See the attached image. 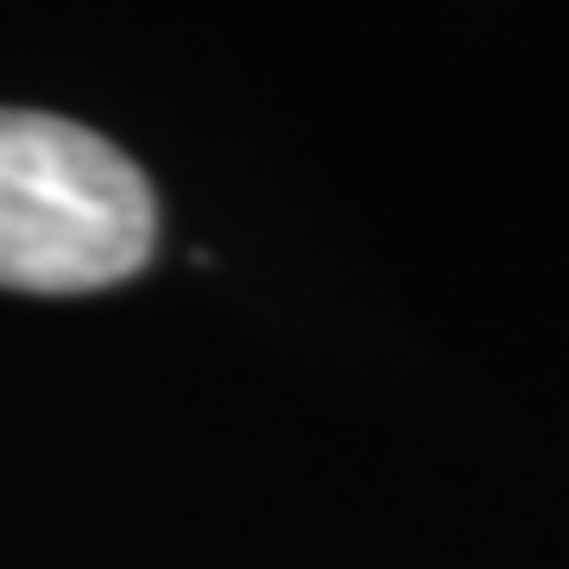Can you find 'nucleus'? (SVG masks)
<instances>
[{
    "mask_svg": "<svg viewBox=\"0 0 569 569\" xmlns=\"http://www.w3.org/2000/svg\"><path fill=\"white\" fill-rule=\"evenodd\" d=\"M159 241V197L114 140L58 114L0 108V284L102 291Z\"/></svg>",
    "mask_w": 569,
    "mask_h": 569,
    "instance_id": "obj_1",
    "label": "nucleus"
}]
</instances>
